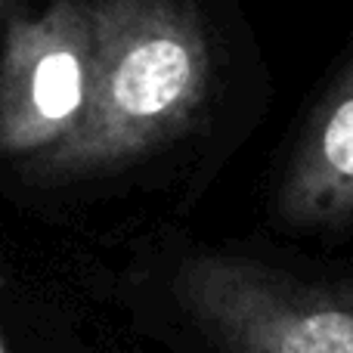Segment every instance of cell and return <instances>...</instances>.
Returning <instances> with one entry per match:
<instances>
[{
	"label": "cell",
	"instance_id": "5b68a950",
	"mask_svg": "<svg viewBox=\"0 0 353 353\" xmlns=\"http://www.w3.org/2000/svg\"><path fill=\"white\" fill-rule=\"evenodd\" d=\"M0 353H6V344H3V325H0Z\"/></svg>",
	"mask_w": 353,
	"mask_h": 353
},
{
	"label": "cell",
	"instance_id": "6da1fadb",
	"mask_svg": "<svg viewBox=\"0 0 353 353\" xmlns=\"http://www.w3.org/2000/svg\"><path fill=\"white\" fill-rule=\"evenodd\" d=\"M90 25V97L72 137L37 171L124 168L180 137L211 93V43L192 0H81Z\"/></svg>",
	"mask_w": 353,
	"mask_h": 353
},
{
	"label": "cell",
	"instance_id": "3957f363",
	"mask_svg": "<svg viewBox=\"0 0 353 353\" xmlns=\"http://www.w3.org/2000/svg\"><path fill=\"white\" fill-rule=\"evenodd\" d=\"M90 97V25L81 0L16 16L0 50V152L41 159L74 134Z\"/></svg>",
	"mask_w": 353,
	"mask_h": 353
},
{
	"label": "cell",
	"instance_id": "8992f818",
	"mask_svg": "<svg viewBox=\"0 0 353 353\" xmlns=\"http://www.w3.org/2000/svg\"><path fill=\"white\" fill-rule=\"evenodd\" d=\"M3 6H6V0H0V12H3Z\"/></svg>",
	"mask_w": 353,
	"mask_h": 353
},
{
	"label": "cell",
	"instance_id": "7a4b0ae2",
	"mask_svg": "<svg viewBox=\"0 0 353 353\" xmlns=\"http://www.w3.org/2000/svg\"><path fill=\"white\" fill-rule=\"evenodd\" d=\"M176 292L217 353H353V292L226 257L186 263Z\"/></svg>",
	"mask_w": 353,
	"mask_h": 353
},
{
	"label": "cell",
	"instance_id": "277c9868",
	"mask_svg": "<svg viewBox=\"0 0 353 353\" xmlns=\"http://www.w3.org/2000/svg\"><path fill=\"white\" fill-rule=\"evenodd\" d=\"M279 214L298 226L353 220V62L301 130L279 180Z\"/></svg>",
	"mask_w": 353,
	"mask_h": 353
}]
</instances>
